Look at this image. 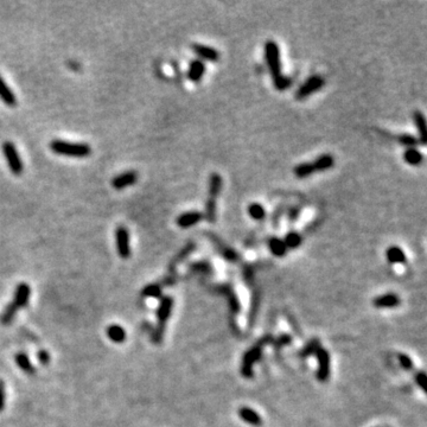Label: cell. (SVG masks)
<instances>
[{"label":"cell","mask_w":427,"mask_h":427,"mask_svg":"<svg viewBox=\"0 0 427 427\" xmlns=\"http://www.w3.org/2000/svg\"><path fill=\"white\" fill-rule=\"evenodd\" d=\"M107 333H108L109 338L115 343L124 342L125 338H126V331L122 329L121 327H119V325L109 327L108 330H107Z\"/></svg>","instance_id":"29"},{"label":"cell","mask_w":427,"mask_h":427,"mask_svg":"<svg viewBox=\"0 0 427 427\" xmlns=\"http://www.w3.org/2000/svg\"><path fill=\"white\" fill-rule=\"evenodd\" d=\"M283 215H284V209L282 207L277 208L276 211L273 213V216H272V223H273L274 229H278V227H279L280 219L283 217Z\"/></svg>","instance_id":"36"},{"label":"cell","mask_w":427,"mask_h":427,"mask_svg":"<svg viewBox=\"0 0 427 427\" xmlns=\"http://www.w3.org/2000/svg\"><path fill=\"white\" fill-rule=\"evenodd\" d=\"M316 356L318 360V372L317 379L321 382H327L330 378V355L327 349L319 348L316 351Z\"/></svg>","instance_id":"7"},{"label":"cell","mask_w":427,"mask_h":427,"mask_svg":"<svg viewBox=\"0 0 427 427\" xmlns=\"http://www.w3.org/2000/svg\"><path fill=\"white\" fill-rule=\"evenodd\" d=\"M312 165L316 172L328 171V170L332 169L335 166V158H333L332 154L329 153L321 154L315 160H312Z\"/></svg>","instance_id":"18"},{"label":"cell","mask_w":427,"mask_h":427,"mask_svg":"<svg viewBox=\"0 0 427 427\" xmlns=\"http://www.w3.org/2000/svg\"><path fill=\"white\" fill-rule=\"evenodd\" d=\"M238 417L241 418V420L244 423L249 424V425L259 427L262 425V418L258 412L252 410L250 407H246V406H243V407H241L240 410H238Z\"/></svg>","instance_id":"16"},{"label":"cell","mask_w":427,"mask_h":427,"mask_svg":"<svg viewBox=\"0 0 427 427\" xmlns=\"http://www.w3.org/2000/svg\"><path fill=\"white\" fill-rule=\"evenodd\" d=\"M202 220H204V215H203V213L193 210V211H187V213L179 215V216H177V219H176V223H177V226L181 227V228L187 229L192 226H196L197 223L201 222Z\"/></svg>","instance_id":"11"},{"label":"cell","mask_w":427,"mask_h":427,"mask_svg":"<svg viewBox=\"0 0 427 427\" xmlns=\"http://www.w3.org/2000/svg\"><path fill=\"white\" fill-rule=\"evenodd\" d=\"M398 142H399L400 145L405 146L406 148L416 147L418 144H420L418 137H414V136H412V134H408V133L400 134V136L398 137Z\"/></svg>","instance_id":"30"},{"label":"cell","mask_w":427,"mask_h":427,"mask_svg":"<svg viewBox=\"0 0 427 427\" xmlns=\"http://www.w3.org/2000/svg\"><path fill=\"white\" fill-rule=\"evenodd\" d=\"M192 51L196 53L197 57L201 61H209V62H219L220 61V52L213 47L204 46V44L195 43L191 46Z\"/></svg>","instance_id":"9"},{"label":"cell","mask_w":427,"mask_h":427,"mask_svg":"<svg viewBox=\"0 0 427 427\" xmlns=\"http://www.w3.org/2000/svg\"><path fill=\"white\" fill-rule=\"evenodd\" d=\"M17 311L18 310L16 309V307L12 305V304H8V306L6 307L4 313H2V316H1V323L5 324V325L10 324L12 322V319H13L14 316H16Z\"/></svg>","instance_id":"32"},{"label":"cell","mask_w":427,"mask_h":427,"mask_svg":"<svg viewBox=\"0 0 427 427\" xmlns=\"http://www.w3.org/2000/svg\"><path fill=\"white\" fill-rule=\"evenodd\" d=\"M163 288L159 284H150V285L145 286L142 291V294L147 298H158L162 295Z\"/></svg>","instance_id":"31"},{"label":"cell","mask_w":427,"mask_h":427,"mask_svg":"<svg viewBox=\"0 0 427 427\" xmlns=\"http://www.w3.org/2000/svg\"><path fill=\"white\" fill-rule=\"evenodd\" d=\"M319 348H321V345H319L317 339H315V341H311L309 343V344L305 346V348L303 349V352H301V355H303L304 357L311 356V355L316 354V351H317Z\"/></svg>","instance_id":"33"},{"label":"cell","mask_w":427,"mask_h":427,"mask_svg":"<svg viewBox=\"0 0 427 427\" xmlns=\"http://www.w3.org/2000/svg\"><path fill=\"white\" fill-rule=\"evenodd\" d=\"M413 121H414V125H416L418 133H419V137H418V139H419V142L422 145H426V142H427L426 120H425V116H424V114L422 112H420V110H414Z\"/></svg>","instance_id":"19"},{"label":"cell","mask_w":427,"mask_h":427,"mask_svg":"<svg viewBox=\"0 0 427 427\" xmlns=\"http://www.w3.org/2000/svg\"><path fill=\"white\" fill-rule=\"evenodd\" d=\"M247 213L250 216V219H253L254 221H262L265 220L266 215H267V211H266L265 207L262 204H260V203H250L248 205V208H247Z\"/></svg>","instance_id":"25"},{"label":"cell","mask_w":427,"mask_h":427,"mask_svg":"<svg viewBox=\"0 0 427 427\" xmlns=\"http://www.w3.org/2000/svg\"><path fill=\"white\" fill-rule=\"evenodd\" d=\"M313 173H316V171L312 165V162L298 164L297 166H294L293 168V175L299 179L310 177V176L313 175Z\"/></svg>","instance_id":"24"},{"label":"cell","mask_w":427,"mask_h":427,"mask_svg":"<svg viewBox=\"0 0 427 427\" xmlns=\"http://www.w3.org/2000/svg\"><path fill=\"white\" fill-rule=\"evenodd\" d=\"M30 293H31V289L28 284L22 283L17 286L16 292H14V298L12 301V305L16 307L17 310L22 309L28 305L29 299H30Z\"/></svg>","instance_id":"12"},{"label":"cell","mask_w":427,"mask_h":427,"mask_svg":"<svg viewBox=\"0 0 427 427\" xmlns=\"http://www.w3.org/2000/svg\"><path fill=\"white\" fill-rule=\"evenodd\" d=\"M398 358H399L400 366H401L402 368H404L405 370H407V372H410V370L413 369V367H414L413 361H412V358H411L410 356H408V355H406V354H399Z\"/></svg>","instance_id":"34"},{"label":"cell","mask_w":427,"mask_h":427,"mask_svg":"<svg viewBox=\"0 0 427 427\" xmlns=\"http://www.w3.org/2000/svg\"><path fill=\"white\" fill-rule=\"evenodd\" d=\"M115 241L116 249L121 259H128L131 255L130 247V233L128 229L124 226H119L115 231Z\"/></svg>","instance_id":"6"},{"label":"cell","mask_w":427,"mask_h":427,"mask_svg":"<svg viewBox=\"0 0 427 427\" xmlns=\"http://www.w3.org/2000/svg\"><path fill=\"white\" fill-rule=\"evenodd\" d=\"M301 209L300 207H292L288 210L287 213V217H288V222L289 223H294L295 221L298 220V217H299Z\"/></svg>","instance_id":"37"},{"label":"cell","mask_w":427,"mask_h":427,"mask_svg":"<svg viewBox=\"0 0 427 427\" xmlns=\"http://www.w3.org/2000/svg\"><path fill=\"white\" fill-rule=\"evenodd\" d=\"M1 150H2V153H4L6 163H7L8 168H10V171L16 176L22 175L24 165L22 162V158H20V154L18 153L16 145H14L12 142L6 140V142H2Z\"/></svg>","instance_id":"4"},{"label":"cell","mask_w":427,"mask_h":427,"mask_svg":"<svg viewBox=\"0 0 427 427\" xmlns=\"http://www.w3.org/2000/svg\"><path fill=\"white\" fill-rule=\"evenodd\" d=\"M16 362L18 364V367H19L20 369L23 370L24 373H26V374L32 375L35 374V367L32 366V363L30 362L29 357L26 356L25 354H23V352H20V354H18L16 356Z\"/></svg>","instance_id":"28"},{"label":"cell","mask_w":427,"mask_h":427,"mask_svg":"<svg viewBox=\"0 0 427 427\" xmlns=\"http://www.w3.org/2000/svg\"><path fill=\"white\" fill-rule=\"evenodd\" d=\"M268 248H270L272 254L277 258H283L287 253V247H286L284 240L278 237H272L268 240Z\"/></svg>","instance_id":"22"},{"label":"cell","mask_w":427,"mask_h":427,"mask_svg":"<svg viewBox=\"0 0 427 427\" xmlns=\"http://www.w3.org/2000/svg\"><path fill=\"white\" fill-rule=\"evenodd\" d=\"M137 181H138V173H137V171L128 170V171L122 172L112 179V187L116 190H122L125 188L134 185L137 183Z\"/></svg>","instance_id":"10"},{"label":"cell","mask_w":427,"mask_h":427,"mask_svg":"<svg viewBox=\"0 0 427 427\" xmlns=\"http://www.w3.org/2000/svg\"><path fill=\"white\" fill-rule=\"evenodd\" d=\"M195 248H196V244L193 243V242H189V243L187 244V246L183 247L181 252H179L178 254L175 256V259L172 260L171 264H170V270H173L176 265L179 264V262L184 261V260L187 259L188 256H189L191 254V253L193 252V250H195Z\"/></svg>","instance_id":"27"},{"label":"cell","mask_w":427,"mask_h":427,"mask_svg":"<svg viewBox=\"0 0 427 427\" xmlns=\"http://www.w3.org/2000/svg\"><path fill=\"white\" fill-rule=\"evenodd\" d=\"M265 61L267 63L268 70L273 80L274 88L283 92L292 86L293 80L291 77L283 75L282 73V59H280L279 46L274 41H268L265 43Z\"/></svg>","instance_id":"1"},{"label":"cell","mask_w":427,"mask_h":427,"mask_svg":"<svg viewBox=\"0 0 427 427\" xmlns=\"http://www.w3.org/2000/svg\"><path fill=\"white\" fill-rule=\"evenodd\" d=\"M325 85L324 77L321 75H311L305 82L301 83L299 88L297 89L294 93V98L297 101H303L306 100L307 97L311 96L312 94L321 91Z\"/></svg>","instance_id":"5"},{"label":"cell","mask_w":427,"mask_h":427,"mask_svg":"<svg viewBox=\"0 0 427 427\" xmlns=\"http://www.w3.org/2000/svg\"><path fill=\"white\" fill-rule=\"evenodd\" d=\"M223 187V179L222 176L217 172H213L209 177V185H208V197L207 198L216 199L219 198L221 195V191H222Z\"/></svg>","instance_id":"14"},{"label":"cell","mask_w":427,"mask_h":427,"mask_svg":"<svg viewBox=\"0 0 427 427\" xmlns=\"http://www.w3.org/2000/svg\"><path fill=\"white\" fill-rule=\"evenodd\" d=\"M5 405V386L4 382L0 381V412L2 411Z\"/></svg>","instance_id":"39"},{"label":"cell","mask_w":427,"mask_h":427,"mask_svg":"<svg viewBox=\"0 0 427 427\" xmlns=\"http://www.w3.org/2000/svg\"><path fill=\"white\" fill-rule=\"evenodd\" d=\"M204 74H205L204 62L201 61V59H193V61L190 62L189 68H188L187 76L191 82L193 83L201 82L203 76H204Z\"/></svg>","instance_id":"13"},{"label":"cell","mask_w":427,"mask_h":427,"mask_svg":"<svg viewBox=\"0 0 427 427\" xmlns=\"http://www.w3.org/2000/svg\"><path fill=\"white\" fill-rule=\"evenodd\" d=\"M261 350H262L261 346L255 345L254 348H252L250 350H248V352H246V355H244L243 357L242 367H241V373H242L244 378H249V376H252L253 366H254V363L259 360L260 356H261Z\"/></svg>","instance_id":"8"},{"label":"cell","mask_w":427,"mask_h":427,"mask_svg":"<svg viewBox=\"0 0 427 427\" xmlns=\"http://www.w3.org/2000/svg\"><path fill=\"white\" fill-rule=\"evenodd\" d=\"M37 357H38V360H40V362L42 364H47V363H49V361H50L49 352L46 351V350H41L40 352H38Z\"/></svg>","instance_id":"38"},{"label":"cell","mask_w":427,"mask_h":427,"mask_svg":"<svg viewBox=\"0 0 427 427\" xmlns=\"http://www.w3.org/2000/svg\"><path fill=\"white\" fill-rule=\"evenodd\" d=\"M209 237H210L211 241H213L215 246L217 247V249L220 250L221 254L223 255V258H225L226 260H228V261H231V262L237 261V260H238V254H237V252H235L234 249L231 248V247H229V246H226V244L223 243V242H221L219 238H217L216 237H214V235L209 234Z\"/></svg>","instance_id":"21"},{"label":"cell","mask_w":427,"mask_h":427,"mask_svg":"<svg viewBox=\"0 0 427 427\" xmlns=\"http://www.w3.org/2000/svg\"><path fill=\"white\" fill-rule=\"evenodd\" d=\"M386 259L388 262H390V264L393 265L405 264L406 260H407L404 249L400 248L399 246L388 247L386 250Z\"/></svg>","instance_id":"20"},{"label":"cell","mask_w":427,"mask_h":427,"mask_svg":"<svg viewBox=\"0 0 427 427\" xmlns=\"http://www.w3.org/2000/svg\"><path fill=\"white\" fill-rule=\"evenodd\" d=\"M373 304L376 309H393L400 305V297L395 293H386L376 297Z\"/></svg>","instance_id":"15"},{"label":"cell","mask_w":427,"mask_h":427,"mask_svg":"<svg viewBox=\"0 0 427 427\" xmlns=\"http://www.w3.org/2000/svg\"><path fill=\"white\" fill-rule=\"evenodd\" d=\"M426 381H427V376L424 372H418L416 374V383L422 388V390L424 392H426Z\"/></svg>","instance_id":"35"},{"label":"cell","mask_w":427,"mask_h":427,"mask_svg":"<svg viewBox=\"0 0 427 427\" xmlns=\"http://www.w3.org/2000/svg\"><path fill=\"white\" fill-rule=\"evenodd\" d=\"M172 306H173V299L171 297L162 298L159 307H158V311H157V319H158L157 328L156 330H154L153 335H152V338H153L154 343H157V344L158 343H160V341L163 339L164 330H165L166 322H168L170 316H171Z\"/></svg>","instance_id":"3"},{"label":"cell","mask_w":427,"mask_h":427,"mask_svg":"<svg viewBox=\"0 0 427 427\" xmlns=\"http://www.w3.org/2000/svg\"><path fill=\"white\" fill-rule=\"evenodd\" d=\"M50 150L59 156L71 158H86L92 153V147L85 142H71L61 139H53L49 144Z\"/></svg>","instance_id":"2"},{"label":"cell","mask_w":427,"mask_h":427,"mask_svg":"<svg viewBox=\"0 0 427 427\" xmlns=\"http://www.w3.org/2000/svg\"><path fill=\"white\" fill-rule=\"evenodd\" d=\"M0 100L4 102L7 107H16L17 106V97L14 93L8 87L5 80L0 75Z\"/></svg>","instance_id":"17"},{"label":"cell","mask_w":427,"mask_h":427,"mask_svg":"<svg viewBox=\"0 0 427 427\" xmlns=\"http://www.w3.org/2000/svg\"><path fill=\"white\" fill-rule=\"evenodd\" d=\"M284 242H285L286 247H287V249H295L298 248V247L300 246L301 243H303V237H301V235L299 233L291 231L288 232L287 234L285 235V237L283 238Z\"/></svg>","instance_id":"26"},{"label":"cell","mask_w":427,"mask_h":427,"mask_svg":"<svg viewBox=\"0 0 427 427\" xmlns=\"http://www.w3.org/2000/svg\"><path fill=\"white\" fill-rule=\"evenodd\" d=\"M404 160L408 165L412 166H419L424 162L423 153L416 147L406 148L404 152Z\"/></svg>","instance_id":"23"}]
</instances>
